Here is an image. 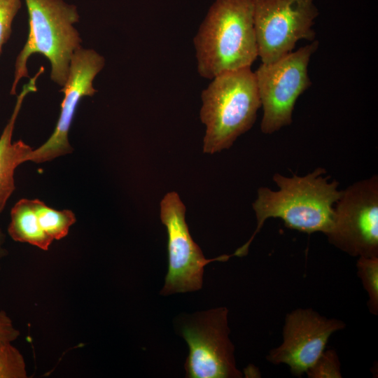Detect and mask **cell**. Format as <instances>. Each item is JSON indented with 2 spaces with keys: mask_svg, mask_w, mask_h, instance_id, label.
<instances>
[{
  "mask_svg": "<svg viewBox=\"0 0 378 378\" xmlns=\"http://www.w3.org/2000/svg\"><path fill=\"white\" fill-rule=\"evenodd\" d=\"M34 206L40 226L53 240L65 237L70 227L76 221L71 210L52 209L38 199H34Z\"/></svg>",
  "mask_w": 378,
  "mask_h": 378,
  "instance_id": "5bb4252c",
  "label": "cell"
},
{
  "mask_svg": "<svg viewBox=\"0 0 378 378\" xmlns=\"http://www.w3.org/2000/svg\"><path fill=\"white\" fill-rule=\"evenodd\" d=\"M6 240V235L0 229V270H1V261L8 254V251L4 248V243Z\"/></svg>",
  "mask_w": 378,
  "mask_h": 378,
  "instance_id": "ffe728a7",
  "label": "cell"
},
{
  "mask_svg": "<svg viewBox=\"0 0 378 378\" xmlns=\"http://www.w3.org/2000/svg\"><path fill=\"white\" fill-rule=\"evenodd\" d=\"M20 334L19 330L15 328L8 314L0 310V344L14 342Z\"/></svg>",
  "mask_w": 378,
  "mask_h": 378,
  "instance_id": "d6986e66",
  "label": "cell"
},
{
  "mask_svg": "<svg viewBox=\"0 0 378 378\" xmlns=\"http://www.w3.org/2000/svg\"><path fill=\"white\" fill-rule=\"evenodd\" d=\"M104 65V57L94 50L80 47L75 51L66 81L60 90L64 98L55 128L43 144L31 150L27 162L42 163L73 151L68 134L77 107L83 97H92L97 92L93 87V80Z\"/></svg>",
  "mask_w": 378,
  "mask_h": 378,
  "instance_id": "8fae6325",
  "label": "cell"
},
{
  "mask_svg": "<svg viewBox=\"0 0 378 378\" xmlns=\"http://www.w3.org/2000/svg\"><path fill=\"white\" fill-rule=\"evenodd\" d=\"M318 15L314 0H254V29L262 63L286 55L300 40L314 41L313 26Z\"/></svg>",
  "mask_w": 378,
  "mask_h": 378,
  "instance_id": "ba28073f",
  "label": "cell"
},
{
  "mask_svg": "<svg viewBox=\"0 0 378 378\" xmlns=\"http://www.w3.org/2000/svg\"><path fill=\"white\" fill-rule=\"evenodd\" d=\"M41 66L34 76L23 85L17 97L13 113L5 126L0 136V214L15 189L14 173L15 169L22 163L27 162L28 155L33 149L22 140L12 142L15 123L25 97L29 92L37 91L36 80L44 72Z\"/></svg>",
  "mask_w": 378,
  "mask_h": 378,
  "instance_id": "7c38bea8",
  "label": "cell"
},
{
  "mask_svg": "<svg viewBox=\"0 0 378 378\" xmlns=\"http://www.w3.org/2000/svg\"><path fill=\"white\" fill-rule=\"evenodd\" d=\"M29 16L27 41L15 64L10 94H16L18 82L29 78L27 63L33 54H41L51 65L50 78L62 87L66 81L71 57L82 39L74 24L79 20L76 6L63 0H24Z\"/></svg>",
  "mask_w": 378,
  "mask_h": 378,
  "instance_id": "277c9868",
  "label": "cell"
},
{
  "mask_svg": "<svg viewBox=\"0 0 378 378\" xmlns=\"http://www.w3.org/2000/svg\"><path fill=\"white\" fill-rule=\"evenodd\" d=\"M202 90L200 118L205 125L203 152L230 148L253 125L261 102L251 67L220 74Z\"/></svg>",
  "mask_w": 378,
  "mask_h": 378,
  "instance_id": "3957f363",
  "label": "cell"
},
{
  "mask_svg": "<svg viewBox=\"0 0 378 378\" xmlns=\"http://www.w3.org/2000/svg\"><path fill=\"white\" fill-rule=\"evenodd\" d=\"M305 374L309 378H341V364L337 352L324 350Z\"/></svg>",
  "mask_w": 378,
  "mask_h": 378,
  "instance_id": "e0dca14e",
  "label": "cell"
},
{
  "mask_svg": "<svg viewBox=\"0 0 378 378\" xmlns=\"http://www.w3.org/2000/svg\"><path fill=\"white\" fill-rule=\"evenodd\" d=\"M345 327L342 321L312 308L295 309L286 315L281 344L266 358L274 365H287L293 375L300 377L325 350L330 337Z\"/></svg>",
  "mask_w": 378,
  "mask_h": 378,
  "instance_id": "30bf717a",
  "label": "cell"
},
{
  "mask_svg": "<svg viewBox=\"0 0 378 378\" xmlns=\"http://www.w3.org/2000/svg\"><path fill=\"white\" fill-rule=\"evenodd\" d=\"M8 232L14 241L28 243L44 251L49 249L53 241L40 226L34 200L24 198L15 203L10 211Z\"/></svg>",
  "mask_w": 378,
  "mask_h": 378,
  "instance_id": "4fadbf2b",
  "label": "cell"
},
{
  "mask_svg": "<svg viewBox=\"0 0 378 378\" xmlns=\"http://www.w3.org/2000/svg\"><path fill=\"white\" fill-rule=\"evenodd\" d=\"M318 44L314 40L272 63H262L253 71L263 111V134H273L292 123L298 99L312 85L308 66Z\"/></svg>",
  "mask_w": 378,
  "mask_h": 378,
  "instance_id": "5b68a950",
  "label": "cell"
},
{
  "mask_svg": "<svg viewBox=\"0 0 378 378\" xmlns=\"http://www.w3.org/2000/svg\"><path fill=\"white\" fill-rule=\"evenodd\" d=\"M186 206L174 191L160 202V219L167 233L168 270L161 294L201 289L204 267L214 261H227L233 255L206 259L192 238L186 221Z\"/></svg>",
  "mask_w": 378,
  "mask_h": 378,
  "instance_id": "9c48e42d",
  "label": "cell"
},
{
  "mask_svg": "<svg viewBox=\"0 0 378 378\" xmlns=\"http://www.w3.org/2000/svg\"><path fill=\"white\" fill-rule=\"evenodd\" d=\"M21 6V0H0V55L10 36L13 21Z\"/></svg>",
  "mask_w": 378,
  "mask_h": 378,
  "instance_id": "ac0fdd59",
  "label": "cell"
},
{
  "mask_svg": "<svg viewBox=\"0 0 378 378\" xmlns=\"http://www.w3.org/2000/svg\"><path fill=\"white\" fill-rule=\"evenodd\" d=\"M254 0H215L193 38L199 75L249 68L258 57Z\"/></svg>",
  "mask_w": 378,
  "mask_h": 378,
  "instance_id": "7a4b0ae2",
  "label": "cell"
},
{
  "mask_svg": "<svg viewBox=\"0 0 378 378\" xmlns=\"http://www.w3.org/2000/svg\"><path fill=\"white\" fill-rule=\"evenodd\" d=\"M326 169L318 167L300 176L290 177L276 173L273 181L278 187L272 190L260 187L252 204L257 226L247 242L238 248L233 256L243 257L249 246L269 218H280L289 229L312 234L321 232L326 234L333 217V207L341 195L337 181H329L324 177Z\"/></svg>",
  "mask_w": 378,
  "mask_h": 378,
  "instance_id": "6da1fadb",
  "label": "cell"
},
{
  "mask_svg": "<svg viewBox=\"0 0 378 378\" xmlns=\"http://www.w3.org/2000/svg\"><path fill=\"white\" fill-rule=\"evenodd\" d=\"M228 309L221 307L196 313L185 320L181 335L188 345L185 363L189 378H239L234 346L229 335Z\"/></svg>",
  "mask_w": 378,
  "mask_h": 378,
  "instance_id": "52a82bcc",
  "label": "cell"
},
{
  "mask_svg": "<svg viewBox=\"0 0 378 378\" xmlns=\"http://www.w3.org/2000/svg\"><path fill=\"white\" fill-rule=\"evenodd\" d=\"M326 235L332 245L351 256H378L377 175L341 190Z\"/></svg>",
  "mask_w": 378,
  "mask_h": 378,
  "instance_id": "8992f818",
  "label": "cell"
},
{
  "mask_svg": "<svg viewBox=\"0 0 378 378\" xmlns=\"http://www.w3.org/2000/svg\"><path fill=\"white\" fill-rule=\"evenodd\" d=\"M356 267L358 276L368 294V309L372 314L377 315L378 314V256L358 258Z\"/></svg>",
  "mask_w": 378,
  "mask_h": 378,
  "instance_id": "9a60e30c",
  "label": "cell"
},
{
  "mask_svg": "<svg viewBox=\"0 0 378 378\" xmlns=\"http://www.w3.org/2000/svg\"><path fill=\"white\" fill-rule=\"evenodd\" d=\"M26 377V363L20 351L12 342L0 344V378Z\"/></svg>",
  "mask_w": 378,
  "mask_h": 378,
  "instance_id": "2e32d148",
  "label": "cell"
}]
</instances>
